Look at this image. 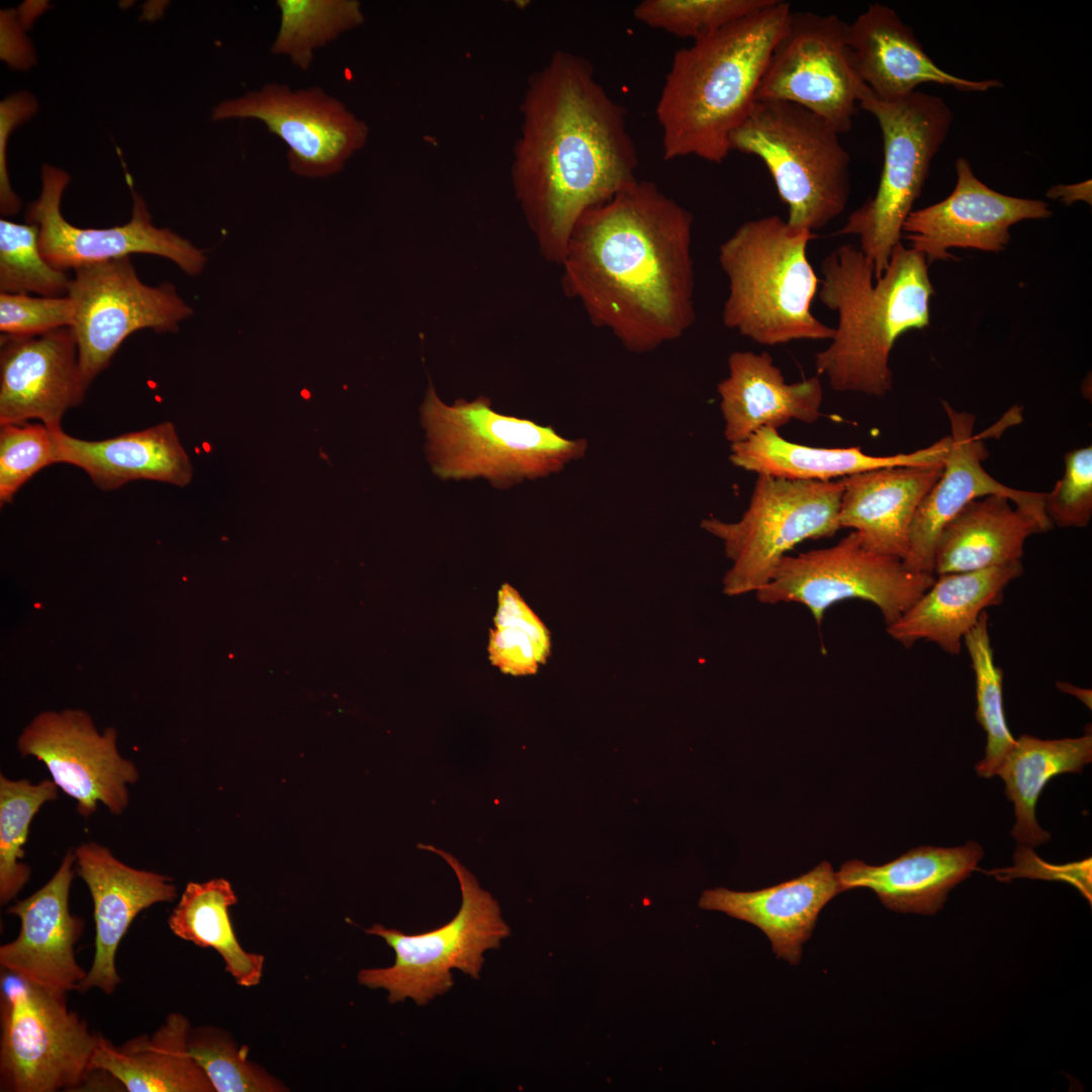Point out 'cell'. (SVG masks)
Returning <instances> with one entry per match:
<instances>
[{"label": "cell", "mask_w": 1092, "mask_h": 1092, "mask_svg": "<svg viewBox=\"0 0 1092 1092\" xmlns=\"http://www.w3.org/2000/svg\"><path fill=\"white\" fill-rule=\"evenodd\" d=\"M1046 197L1055 200H1059L1066 205H1071L1077 201H1084L1091 205L1092 202V184L1091 180H1086L1074 184H1058L1052 186L1045 193Z\"/></svg>", "instance_id": "cell-45"}, {"label": "cell", "mask_w": 1092, "mask_h": 1092, "mask_svg": "<svg viewBox=\"0 0 1092 1092\" xmlns=\"http://www.w3.org/2000/svg\"><path fill=\"white\" fill-rule=\"evenodd\" d=\"M53 780L32 784L0 775V902L13 900L27 884L30 869L22 862L30 823L41 806L58 798Z\"/></svg>", "instance_id": "cell-36"}, {"label": "cell", "mask_w": 1092, "mask_h": 1092, "mask_svg": "<svg viewBox=\"0 0 1092 1092\" xmlns=\"http://www.w3.org/2000/svg\"><path fill=\"white\" fill-rule=\"evenodd\" d=\"M950 425V447L936 482L919 504L909 532V546L904 565L915 572L933 573L934 554L945 525L970 502L1001 495L1032 517L1041 532L1053 523L1044 512L1045 492L1009 487L992 477L982 466L987 451L981 438L974 435L975 416L956 411L941 401Z\"/></svg>", "instance_id": "cell-19"}, {"label": "cell", "mask_w": 1092, "mask_h": 1092, "mask_svg": "<svg viewBox=\"0 0 1092 1092\" xmlns=\"http://www.w3.org/2000/svg\"><path fill=\"white\" fill-rule=\"evenodd\" d=\"M813 237L772 214L744 221L720 245L726 328L764 346L832 339L834 328L811 309L820 281L807 256Z\"/></svg>", "instance_id": "cell-5"}, {"label": "cell", "mask_w": 1092, "mask_h": 1092, "mask_svg": "<svg viewBox=\"0 0 1092 1092\" xmlns=\"http://www.w3.org/2000/svg\"><path fill=\"white\" fill-rule=\"evenodd\" d=\"M67 296L74 306L71 328L88 385L129 335L144 329L175 332L193 313L171 283L142 282L129 257L74 269Z\"/></svg>", "instance_id": "cell-13"}, {"label": "cell", "mask_w": 1092, "mask_h": 1092, "mask_svg": "<svg viewBox=\"0 0 1092 1092\" xmlns=\"http://www.w3.org/2000/svg\"><path fill=\"white\" fill-rule=\"evenodd\" d=\"M70 176L53 166L41 171V192L27 208L26 221L38 226L39 249L46 261L66 271L143 253L171 260L188 275L202 272L204 253L168 229L152 222L145 200L132 192L128 222L108 229H81L68 222L61 211L62 195Z\"/></svg>", "instance_id": "cell-17"}, {"label": "cell", "mask_w": 1092, "mask_h": 1092, "mask_svg": "<svg viewBox=\"0 0 1092 1092\" xmlns=\"http://www.w3.org/2000/svg\"><path fill=\"white\" fill-rule=\"evenodd\" d=\"M75 872L86 884L93 902L94 956L79 992L92 988L112 994L121 980L115 958L134 918L151 906L172 902L177 887L171 877L127 866L97 842L75 850Z\"/></svg>", "instance_id": "cell-22"}, {"label": "cell", "mask_w": 1092, "mask_h": 1092, "mask_svg": "<svg viewBox=\"0 0 1092 1092\" xmlns=\"http://www.w3.org/2000/svg\"><path fill=\"white\" fill-rule=\"evenodd\" d=\"M950 447L945 436L928 447L910 453L874 456L859 446L818 448L784 439L778 430L762 428L746 440L731 444V463L757 475L787 479L828 481L835 477L898 466L943 464Z\"/></svg>", "instance_id": "cell-30"}, {"label": "cell", "mask_w": 1092, "mask_h": 1092, "mask_svg": "<svg viewBox=\"0 0 1092 1092\" xmlns=\"http://www.w3.org/2000/svg\"><path fill=\"white\" fill-rule=\"evenodd\" d=\"M956 174L951 193L912 210L902 228L911 249L922 254L928 265L954 259L948 252L953 248L1001 252L1011 240L1012 225L1053 215L1043 200L1010 196L987 186L965 157L957 159Z\"/></svg>", "instance_id": "cell-18"}, {"label": "cell", "mask_w": 1092, "mask_h": 1092, "mask_svg": "<svg viewBox=\"0 0 1092 1092\" xmlns=\"http://www.w3.org/2000/svg\"><path fill=\"white\" fill-rule=\"evenodd\" d=\"M693 214L637 179L582 213L562 259V286L588 321L641 354L696 322Z\"/></svg>", "instance_id": "cell-1"}, {"label": "cell", "mask_w": 1092, "mask_h": 1092, "mask_svg": "<svg viewBox=\"0 0 1092 1092\" xmlns=\"http://www.w3.org/2000/svg\"><path fill=\"white\" fill-rule=\"evenodd\" d=\"M791 12L790 3L774 0L674 53L655 107L664 160L720 164L728 157Z\"/></svg>", "instance_id": "cell-4"}, {"label": "cell", "mask_w": 1092, "mask_h": 1092, "mask_svg": "<svg viewBox=\"0 0 1092 1092\" xmlns=\"http://www.w3.org/2000/svg\"><path fill=\"white\" fill-rule=\"evenodd\" d=\"M493 624L489 633V659L504 673L534 674L547 661L551 652L550 632L509 583L498 590Z\"/></svg>", "instance_id": "cell-38"}, {"label": "cell", "mask_w": 1092, "mask_h": 1092, "mask_svg": "<svg viewBox=\"0 0 1092 1092\" xmlns=\"http://www.w3.org/2000/svg\"><path fill=\"white\" fill-rule=\"evenodd\" d=\"M513 151L512 184L541 256L560 266L587 209L637 180L625 108L586 58L555 52L528 80Z\"/></svg>", "instance_id": "cell-2"}, {"label": "cell", "mask_w": 1092, "mask_h": 1092, "mask_svg": "<svg viewBox=\"0 0 1092 1092\" xmlns=\"http://www.w3.org/2000/svg\"><path fill=\"white\" fill-rule=\"evenodd\" d=\"M237 901L225 879L189 882L169 915L168 925L179 938L216 950L237 984L253 987L261 981L265 958L245 950L238 940L229 913Z\"/></svg>", "instance_id": "cell-34"}, {"label": "cell", "mask_w": 1092, "mask_h": 1092, "mask_svg": "<svg viewBox=\"0 0 1092 1092\" xmlns=\"http://www.w3.org/2000/svg\"><path fill=\"white\" fill-rule=\"evenodd\" d=\"M191 1025L173 1012L153 1034L115 1045L98 1033L92 1070H102L128 1092H215L188 1049Z\"/></svg>", "instance_id": "cell-31"}, {"label": "cell", "mask_w": 1092, "mask_h": 1092, "mask_svg": "<svg viewBox=\"0 0 1092 1092\" xmlns=\"http://www.w3.org/2000/svg\"><path fill=\"white\" fill-rule=\"evenodd\" d=\"M1065 472L1044 494V512L1061 528H1084L1092 517V446L1065 454Z\"/></svg>", "instance_id": "cell-43"}, {"label": "cell", "mask_w": 1092, "mask_h": 1092, "mask_svg": "<svg viewBox=\"0 0 1092 1092\" xmlns=\"http://www.w3.org/2000/svg\"><path fill=\"white\" fill-rule=\"evenodd\" d=\"M847 23L836 15L791 12L761 76L755 100H782L822 117L840 134L852 126L866 85L846 43Z\"/></svg>", "instance_id": "cell-14"}, {"label": "cell", "mask_w": 1092, "mask_h": 1092, "mask_svg": "<svg viewBox=\"0 0 1092 1092\" xmlns=\"http://www.w3.org/2000/svg\"><path fill=\"white\" fill-rule=\"evenodd\" d=\"M71 327L42 335L0 338V425L40 420L61 427L88 388Z\"/></svg>", "instance_id": "cell-21"}, {"label": "cell", "mask_w": 1092, "mask_h": 1092, "mask_svg": "<svg viewBox=\"0 0 1092 1092\" xmlns=\"http://www.w3.org/2000/svg\"><path fill=\"white\" fill-rule=\"evenodd\" d=\"M188 1049L215 1092H282L286 1086L248 1059L224 1030L213 1026L191 1028Z\"/></svg>", "instance_id": "cell-39"}, {"label": "cell", "mask_w": 1092, "mask_h": 1092, "mask_svg": "<svg viewBox=\"0 0 1092 1092\" xmlns=\"http://www.w3.org/2000/svg\"><path fill=\"white\" fill-rule=\"evenodd\" d=\"M934 579V574L912 571L901 559L869 549L852 531L831 547L786 555L771 579L755 594L763 604H802L818 625L826 610L838 602H871L888 627Z\"/></svg>", "instance_id": "cell-12"}, {"label": "cell", "mask_w": 1092, "mask_h": 1092, "mask_svg": "<svg viewBox=\"0 0 1092 1092\" xmlns=\"http://www.w3.org/2000/svg\"><path fill=\"white\" fill-rule=\"evenodd\" d=\"M116 739L113 728L100 734L84 711H51L38 714L23 729L17 748L22 756L41 761L87 818L99 803L110 813L121 814L129 802L128 786L139 780L138 767L119 753Z\"/></svg>", "instance_id": "cell-16"}, {"label": "cell", "mask_w": 1092, "mask_h": 1092, "mask_svg": "<svg viewBox=\"0 0 1092 1092\" xmlns=\"http://www.w3.org/2000/svg\"><path fill=\"white\" fill-rule=\"evenodd\" d=\"M1023 572L1021 561L974 571L935 575L930 587L892 625L888 634L905 647L919 640L959 655L963 639L1004 588Z\"/></svg>", "instance_id": "cell-28"}, {"label": "cell", "mask_w": 1092, "mask_h": 1092, "mask_svg": "<svg viewBox=\"0 0 1092 1092\" xmlns=\"http://www.w3.org/2000/svg\"><path fill=\"white\" fill-rule=\"evenodd\" d=\"M1092 760V736L1039 739L1020 735L1005 756L996 776L1005 783V794L1014 804L1015 824L1011 835L1020 844L1035 847L1051 834L1035 817V805L1043 788L1055 777L1081 772Z\"/></svg>", "instance_id": "cell-33"}, {"label": "cell", "mask_w": 1092, "mask_h": 1092, "mask_svg": "<svg viewBox=\"0 0 1092 1092\" xmlns=\"http://www.w3.org/2000/svg\"><path fill=\"white\" fill-rule=\"evenodd\" d=\"M74 306L65 296L32 297L25 293H0V331L4 335L29 337L71 327Z\"/></svg>", "instance_id": "cell-44"}, {"label": "cell", "mask_w": 1092, "mask_h": 1092, "mask_svg": "<svg viewBox=\"0 0 1092 1092\" xmlns=\"http://www.w3.org/2000/svg\"><path fill=\"white\" fill-rule=\"evenodd\" d=\"M36 224L0 220V291L67 295L71 277L51 266L39 249Z\"/></svg>", "instance_id": "cell-40"}, {"label": "cell", "mask_w": 1092, "mask_h": 1092, "mask_svg": "<svg viewBox=\"0 0 1092 1092\" xmlns=\"http://www.w3.org/2000/svg\"><path fill=\"white\" fill-rule=\"evenodd\" d=\"M54 463L58 462L53 428L42 423L1 425V506L11 503L27 480Z\"/></svg>", "instance_id": "cell-42"}, {"label": "cell", "mask_w": 1092, "mask_h": 1092, "mask_svg": "<svg viewBox=\"0 0 1092 1092\" xmlns=\"http://www.w3.org/2000/svg\"><path fill=\"white\" fill-rule=\"evenodd\" d=\"M98 1033L69 1009L66 994L1 969L0 1090L79 1091L93 1070Z\"/></svg>", "instance_id": "cell-10"}, {"label": "cell", "mask_w": 1092, "mask_h": 1092, "mask_svg": "<svg viewBox=\"0 0 1092 1092\" xmlns=\"http://www.w3.org/2000/svg\"><path fill=\"white\" fill-rule=\"evenodd\" d=\"M276 6L279 27L271 52L301 70L310 67L316 50L365 20L356 0H278Z\"/></svg>", "instance_id": "cell-35"}, {"label": "cell", "mask_w": 1092, "mask_h": 1092, "mask_svg": "<svg viewBox=\"0 0 1092 1092\" xmlns=\"http://www.w3.org/2000/svg\"><path fill=\"white\" fill-rule=\"evenodd\" d=\"M858 105L881 128L883 168L875 194L848 215L836 235L858 238V248L873 263L877 280L901 243L904 221L922 192L953 115L942 98L920 91L886 101L866 86Z\"/></svg>", "instance_id": "cell-8"}, {"label": "cell", "mask_w": 1092, "mask_h": 1092, "mask_svg": "<svg viewBox=\"0 0 1092 1092\" xmlns=\"http://www.w3.org/2000/svg\"><path fill=\"white\" fill-rule=\"evenodd\" d=\"M212 118L263 122L286 145L290 171L308 178L340 172L369 135L362 119L317 86L293 90L285 84L269 83L220 102Z\"/></svg>", "instance_id": "cell-15"}, {"label": "cell", "mask_w": 1092, "mask_h": 1092, "mask_svg": "<svg viewBox=\"0 0 1092 1092\" xmlns=\"http://www.w3.org/2000/svg\"><path fill=\"white\" fill-rule=\"evenodd\" d=\"M839 893L836 873L823 860L798 878L757 891L705 890L698 904L758 927L778 959L797 965L820 911Z\"/></svg>", "instance_id": "cell-25"}, {"label": "cell", "mask_w": 1092, "mask_h": 1092, "mask_svg": "<svg viewBox=\"0 0 1092 1092\" xmlns=\"http://www.w3.org/2000/svg\"><path fill=\"white\" fill-rule=\"evenodd\" d=\"M74 874L75 854L69 849L41 888L7 909L20 928L16 938L0 946L1 969L64 994L79 991L87 975L75 957L84 920L70 911Z\"/></svg>", "instance_id": "cell-20"}, {"label": "cell", "mask_w": 1092, "mask_h": 1092, "mask_svg": "<svg viewBox=\"0 0 1092 1092\" xmlns=\"http://www.w3.org/2000/svg\"><path fill=\"white\" fill-rule=\"evenodd\" d=\"M1057 687L1062 692L1070 694L1080 699L1085 705L1091 708V690L1078 688L1067 681H1058Z\"/></svg>", "instance_id": "cell-46"}, {"label": "cell", "mask_w": 1092, "mask_h": 1092, "mask_svg": "<svg viewBox=\"0 0 1092 1092\" xmlns=\"http://www.w3.org/2000/svg\"><path fill=\"white\" fill-rule=\"evenodd\" d=\"M419 847L439 854L451 867L462 902L452 920L428 932L406 934L381 924L365 930L383 938L394 950L395 960L390 967L361 970L358 982L370 989L386 990L391 1004L410 998L417 1005H427L453 987L454 969L478 979L484 952L498 948L511 933L497 901L458 859L432 845Z\"/></svg>", "instance_id": "cell-9"}, {"label": "cell", "mask_w": 1092, "mask_h": 1092, "mask_svg": "<svg viewBox=\"0 0 1092 1092\" xmlns=\"http://www.w3.org/2000/svg\"><path fill=\"white\" fill-rule=\"evenodd\" d=\"M943 464L888 467L842 477L840 528L857 532L869 549L903 561L914 514Z\"/></svg>", "instance_id": "cell-27"}, {"label": "cell", "mask_w": 1092, "mask_h": 1092, "mask_svg": "<svg viewBox=\"0 0 1092 1092\" xmlns=\"http://www.w3.org/2000/svg\"><path fill=\"white\" fill-rule=\"evenodd\" d=\"M727 363L728 375L717 391L730 444L762 428L778 430L792 420L811 424L819 419L823 389L818 376L787 383L765 351H734Z\"/></svg>", "instance_id": "cell-24"}, {"label": "cell", "mask_w": 1092, "mask_h": 1092, "mask_svg": "<svg viewBox=\"0 0 1092 1092\" xmlns=\"http://www.w3.org/2000/svg\"><path fill=\"white\" fill-rule=\"evenodd\" d=\"M53 433L57 462L81 468L101 489L138 479L185 486L192 479L189 457L170 422L100 441L75 438L62 427Z\"/></svg>", "instance_id": "cell-29"}, {"label": "cell", "mask_w": 1092, "mask_h": 1092, "mask_svg": "<svg viewBox=\"0 0 1092 1092\" xmlns=\"http://www.w3.org/2000/svg\"><path fill=\"white\" fill-rule=\"evenodd\" d=\"M839 132L795 103L755 100L730 136V150L756 156L788 207L787 223L809 232L837 218L848 203L850 156Z\"/></svg>", "instance_id": "cell-7"}, {"label": "cell", "mask_w": 1092, "mask_h": 1092, "mask_svg": "<svg viewBox=\"0 0 1092 1092\" xmlns=\"http://www.w3.org/2000/svg\"><path fill=\"white\" fill-rule=\"evenodd\" d=\"M842 480H798L758 475L747 510L736 522L706 518L701 527L719 539L732 562L723 578L729 597L757 592L797 544L833 536L840 528Z\"/></svg>", "instance_id": "cell-11"}, {"label": "cell", "mask_w": 1092, "mask_h": 1092, "mask_svg": "<svg viewBox=\"0 0 1092 1092\" xmlns=\"http://www.w3.org/2000/svg\"><path fill=\"white\" fill-rule=\"evenodd\" d=\"M420 415L428 460L443 479L482 477L509 487L561 471L588 447L583 438L568 439L552 427L502 415L486 396L446 403L431 383Z\"/></svg>", "instance_id": "cell-6"}, {"label": "cell", "mask_w": 1092, "mask_h": 1092, "mask_svg": "<svg viewBox=\"0 0 1092 1092\" xmlns=\"http://www.w3.org/2000/svg\"><path fill=\"white\" fill-rule=\"evenodd\" d=\"M1042 533L1037 522L1001 495L970 502L943 528L934 575L974 571L1021 561L1026 539Z\"/></svg>", "instance_id": "cell-32"}, {"label": "cell", "mask_w": 1092, "mask_h": 1092, "mask_svg": "<svg viewBox=\"0 0 1092 1092\" xmlns=\"http://www.w3.org/2000/svg\"><path fill=\"white\" fill-rule=\"evenodd\" d=\"M975 674L976 718L987 734L985 756L976 764L979 777L990 779L1015 744L1003 708V670L996 665L988 629V614L983 612L963 639Z\"/></svg>", "instance_id": "cell-37"}, {"label": "cell", "mask_w": 1092, "mask_h": 1092, "mask_svg": "<svg viewBox=\"0 0 1092 1092\" xmlns=\"http://www.w3.org/2000/svg\"><path fill=\"white\" fill-rule=\"evenodd\" d=\"M984 856L975 841L962 846H919L882 866L858 859L843 862L836 872L840 892L873 890L890 910L933 915L948 892L966 880Z\"/></svg>", "instance_id": "cell-26"}, {"label": "cell", "mask_w": 1092, "mask_h": 1092, "mask_svg": "<svg viewBox=\"0 0 1092 1092\" xmlns=\"http://www.w3.org/2000/svg\"><path fill=\"white\" fill-rule=\"evenodd\" d=\"M846 43L860 81L881 100L900 99L924 83L963 92H985L1002 86L998 80L965 79L938 67L913 29L884 4H871L847 24Z\"/></svg>", "instance_id": "cell-23"}, {"label": "cell", "mask_w": 1092, "mask_h": 1092, "mask_svg": "<svg viewBox=\"0 0 1092 1092\" xmlns=\"http://www.w3.org/2000/svg\"><path fill=\"white\" fill-rule=\"evenodd\" d=\"M818 297L837 312L830 345L815 355L833 390L882 397L891 391L889 358L896 341L930 324L935 293L922 254L900 243L881 278L858 247L843 244L821 262Z\"/></svg>", "instance_id": "cell-3"}, {"label": "cell", "mask_w": 1092, "mask_h": 1092, "mask_svg": "<svg viewBox=\"0 0 1092 1092\" xmlns=\"http://www.w3.org/2000/svg\"><path fill=\"white\" fill-rule=\"evenodd\" d=\"M774 0H643L633 9L641 23L693 41L754 13Z\"/></svg>", "instance_id": "cell-41"}]
</instances>
